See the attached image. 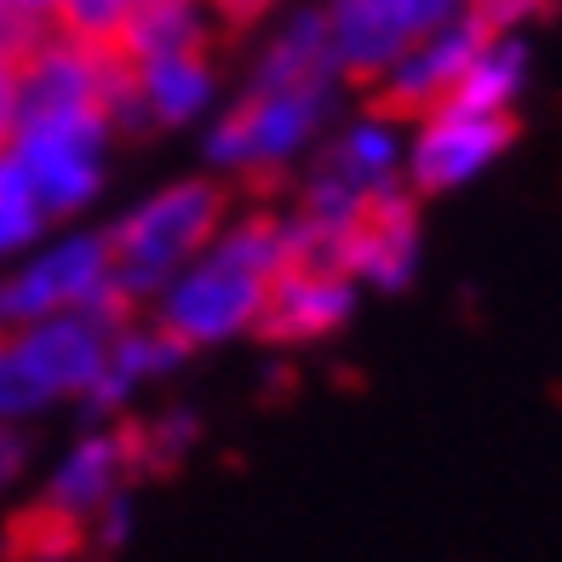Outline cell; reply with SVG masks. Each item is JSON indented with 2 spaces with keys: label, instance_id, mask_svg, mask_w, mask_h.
<instances>
[{
  "label": "cell",
  "instance_id": "obj_27",
  "mask_svg": "<svg viewBox=\"0 0 562 562\" xmlns=\"http://www.w3.org/2000/svg\"><path fill=\"white\" fill-rule=\"evenodd\" d=\"M207 7H213L218 23H229V30H247V23L270 18L276 7H288V0H207Z\"/></svg>",
  "mask_w": 562,
  "mask_h": 562
},
{
  "label": "cell",
  "instance_id": "obj_1",
  "mask_svg": "<svg viewBox=\"0 0 562 562\" xmlns=\"http://www.w3.org/2000/svg\"><path fill=\"white\" fill-rule=\"evenodd\" d=\"M281 265H293L288 213L229 218L213 236V247L195 252V259L149 299L144 316L156 322L161 334H172L190 356L229 345V339H247V334H259L270 276Z\"/></svg>",
  "mask_w": 562,
  "mask_h": 562
},
{
  "label": "cell",
  "instance_id": "obj_2",
  "mask_svg": "<svg viewBox=\"0 0 562 562\" xmlns=\"http://www.w3.org/2000/svg\"><path fill=\"white\" fill-rule=\"evenodd\" d=\"M224 224H229V184L213 172L172 178L156 195H144L138 207H126L104 229L110 265H115V293L133 304V311H149V299H156L195 252H207Z\"/></svg>",
  "mask_w": 562,
  "mask_h": 562
},
{
  "label": "cell",
  "instance_id": "obj_6",
  "mask_svg": "<svg viewBox=\"0 0 562 562\" xmlns=\"http://www.w3.org/2000/svg\"><path fill=\"white\" fill-rule=\"evenodd\" d=\"M510 144H517V115H471V110L437 104L430 115H419L407 126L402 184L419 201L453 195V190L476 184L482 172H494Z\"/></svg>",
  "mask_w": 562,
  "mask_h": 562
},
{
  "label": "cell",
  "instance_id": "obj_23",
  "mask_svg": "<svg viewBox=\"0 0 562 562\" xmlns=\"http://www.w3.org/2000/svg\"><path fill=\"white\" fill-rule=\"evenodd\" d=\"M551 7L557 0H471L465 12L482 23V30H494V35H522L528 23H540Z\"/></svg>",
  "mask_w": 562,
  "mask_h": 562
},
{
  "label": "cell",
  "instance_id": "obj_5",
  "mask_svg": "<svg viewBox=\"0 0 562 562\" xmlns=\"http://www.w3.org/2000/svg\"><path fill=\"white\" fill-rule=\"evenodd\" d=\"M115 293V265L104 229H69L58 241L30 247L0 281V327H23L58 311H87Z\"/></svg>",
  "mask_w": 562,
  "mask_h": 562
},
{
  "label": "cell",
  "instance_id": "obj_22",
  "mask_svg": "<svg viewBox=\"0 0 562 562\" xmlns=\"http://www.w3.org/2000/svg\"><path fill=\"white\" fill-rule=\"evenodd\" d=\"M133 7H138V0H58L53 30L69 35V41L110 46V53H115V41L126 30V18H133Z\"/></svg>",
  "mask_w": 562,
  "mask_h": 562
},
{
  "label": "cell",
  "instance_id": "obj_12",
  "mask_svg": "<svg viewBox=\"0 0 562 562\" xmlns=\"http://www.w3.org/2000/svg\"><path fill=\"white\" fill-rule=\"evenodd\" d=\"M362 288L339 270V265H316V259H293L270 276L265 293V316H259V339L270 345H322L350 327Z\"/></svg>",
  "mask_w": 562,
  "mask_h": 562
},
{
  "label": "cell",
  "instance_id": "obj_17",
  "mask_svg": "<svg viewBox=\"0 0 562 562\" xmlns=\"http://www.w3.org/2000/svg\"><path fill=\"white\" fill-rule=\"evenodd\" d=\"M247 87H345L339 64H334V46H327L322 7H299L276 23V35L265 41Z\"/></svg>",
  "mask_w": 562,
  "mask_h": 562
},
{
  "label": "cell",
  "instance_id": "obj_11",
  "mask_svg": "<svg viewBox=\"0 0 562 562\" xmlns=\"http://www.w3.org/2000/svg\"><path fill=\"white\" fill-rule=\"evenodd\" d=\"M419 252H425V229H419V195L407 184L379 190L356 224L339 241V270L356 288H379V293H402L419 276Z\"/></svg>",
  "mask_w": 562,
  "mask_h": 562
},
{
  "label": "cell",
  "instance_id": "obj_3",
  "mask_svg": "<svg viewBox=\"0 0 562 562\" xmlns=\"http://www.w3.org/2000/svg\"><path fill=\"white\" fill-rule=\"evenodd\" d=\"M339 87H247L241 104L207 115V167L213 178L276 184L327 138Z\"/></svg>",
  "mask_w": 562,
  "mask_h": 562
},
{
  "label": "cell",
  "instance_id": "obj_26",
  "mask_svg": "<svg viewBox=\"0 0 562 562\" xmlns=\"http://www.w3.org/2000/svg\"><path fill=\"white\" fill-rule=\"evenodd\" d=\"M23 471H30V442H23V430L0 425V494L18 488Z\"/></svg>",
  "mask_w": 562,
  "mask_h": 562
},
{
  "label": "cell",
  "instance_id": "obj_13",
  "mask_svg": "<svg viewBox=\"0 0 562 562\" xmlns=\"http://www.w3.org/2000/svg\"><path fill=\"white\" fill-rule=\"evenodd\" d=\"M322 23H327L339 81H350V87H373L402 58V46L419 41L402 0H327Z\"/></svg>",
  "mask_w": 562,
  "mask_h": 562
},
{
  "label": "cell",
  "instance_id": "obj_15",
  "mask_svg": "<svg viewBox=\"0 0 562 562\" xmlns=\"http://www.w3.org/2000/svg\"><path fill=\"white\" fill-rule=\"evenodd\" d=\"M133 69V92L149 133H184V126L207 121L218 110V64L213 53H178V58H149L126 64Z\"/></svg>",
  "mask_w": 562,
  "mask_h": 562
},
{
  "label": "cell",
  "instance_id": "obj_20",
  "mask_svg": "<svg viewBox=\"0 0 562 562\" xmlns=\"http://www.w3.org/2000/svg\"><path fill=\"white\" fill-rule=\"evenodd\" d=\"M53 391L41 385V373L30 368V356L18 350V339H12V327H0V425H12V430H23V425H35L41 414H53Z\"/></svg>",
  "mask_w": 562,
  "mask_h": 562
},
{
  "label": "cell",
  "instance_id": "obj_9",
  "mask_svg": "<svg viewBox=\"0 0 562 562\" xmlns=\"http://www.w3.org/2000/svg\"><path fill=\"white\" fill-rule=\"evenodd\" d=\"M488 35L494 30H482L471 12H459V18L437 23V30H425L419 41H407L402 58L373 81L379 110L396 121H419L437 104H448V92L459 87V75H465V64L476 58V46Z\"/></svg>",
  "mask_w": 562,
  "mask_h": 562
},
{
  "label": "cell",
  "instance_id": "obj_10",
  "mask_svg": "<svg viewBox=\"0 0 562 562\" xmlns=\"http://www.w3.org/2000/svg\"><path fill=\"white\" fill-rule=\"evenodd\" d=\"M133 482H138L133 437H126V419H110V425L81 430V437L58 453V465L41 488V510H53L58 522L87 533V522L115 494H133Z\"/></svg>",
  "mask_w": 562,
  "mask_h": 562
},
{
  "label": "cell",
  "instance_id": "obj_25",
  "mask_svg": "<svg viewBox=\"0 0 562 562\" xmlns=\"http://www.w3.org/2000/svg\"><path fill=\"white\" fill-rule=\"evenodd\" d=\"M7 12H12V46H23L30 35L53 30V12H58V0H7Z\"/></svg>",
  "mask_w": 562,
  "mask_h": 562
},
{
  "label": "cell",
  "instance_id": "obj_18",
  "mask_svg": "<svg viewBox=\"0 0 562 562\" xmlns=\"http://www.w3.org/2000/svg\"><path fill=\"white\" fill-rule=\"evenodd\" d=\"M528 41L522 35H488L476 46V58L465 64L459 87L448 92V110H471V115H517L522 92H528Z\"/></svg>",
  "mask_w": 562,
  "mask_h": 562
},
{
  "label": "cell",
  "instance_id": "obj_7",
  "mask_svg": "<svg viewBox=\"0 0 562 562\" xmlns=\"http://www.w3.org/2000/svg\"><path fill=\"white\" fill-rule=\"evenodd\" d=\"M121 69L126 64L110 46H87V41L58 35V30H41L18 46V98H23L18 121L23 115H92V110L104 115Z\"/></svg>",
  "mask_w": 562,
  "mask_h": 562
},
{
  "label": "cell",
  "instance_id": "obj_8",
  "mask_svg": "<svg viewBox=\"0 0 562 562\" xmlns=\"http://www.w3.org/2000/svg\"><path fill=\"white\" fill-rule=\"evenodd\" d=\"M133 316H138L133 304L121 293H110L104 304H87V311H58L41 322H23V327H12V339L30 356V368L41 373V385L53 391V402L64 407V402H87V391L104 373L115 327Z\"/></svg>",
  "mask_w": 562,
  "mask_h": 562
},
{
  "label": "cell",
  "instance_id": "obj_4",
  "mask_svg": "<svg viewBox=\"0 0 562 562\" xmlns=\"http://www.w3.org/2000/svg\"><path fill=\"white\" fill-rule=\"evenodd\" d=\"M110 144L115 133L98 110L92 115H23L7 156L30 178V195L46 213V224H58V218L87 213L104 195Z\"/></svg>",
  "mask_w": 562,
  "mask_h": 562
},
{
  "label": "cell",
  "instance_id": "obj_21",
  "mask_svg": "<svg viewBox=\"0 0 562 562\" xmlns=\"http://www.w3.org/2000/svg\"><path fill=\"white\" fill-rule=\"evenodd\" d=\"M126 437H133V459L138 476L144 471H172L178 459H190L201 425L190 414H161V419H126Z\"/></svg>",
  "mask_w": 562,
  "mask_h": 562
},
{
  "label": "cell",
  "instance_id": "obj_19",
  "mask_svg": "<svg viewBox=\"0 0 562 562\" xmlns=\"http://www.w3.org/2000/svg\"><path fill=\"white\" fill-rule=\"evenodd\" d=\"M46 213L35 207V195H30V178L18 172V161L0 149V265H12L23 259L30 247L46 241Z\"/></svg>",
  "mask_w": 562,
  "mask_h": 562
},
{
  "label": "cell",
  "instance_id": "obj_24",
  "mask_svg": "<svg viewBox=\"0 0 562 562\" xmlns=\"http://www.w3.org/2000/svg\"><path fill=\"white\" fill-rule=\"evenodd\" d=\"M18 110H23V98H18V46L0 41V149H7L12 133H18Z\"/></svg>",
  "mask_w": 562,
  "mask_h": 562
},
{
  "label": "cell",
  "instance_id": "obj_14",
  "mask_svg": "<svg viewBox=\"0 0 562 562\" xmlns=\"http://www.w3.org/2000/svg\"><path fill=\"white\" fill-rule=\"evenodd\" d=\"M190 362V350L178 345L172 334H161L156 322H149L144 311L133 322L115 327L110 339V356H104V373H98V385L87 391V419L92 425H110L126 414V402H133L144 385H161V379H172L178 368Z\"/></svg>",
  "mask_w": 562,
  "mask_h": 562
},
{
  "label": "cell",
  "instance_id": "obj_28",
  "mask_svg": "<svg viewBox=\"0 0 562 562\" xmlns=\"http://www.w3.org/2000/svg\"><path fill=\"white\" fill-rule=\"evenodd\" d=\"M0 41H12V12H7V0H0Z\"/></svg>",
  "mask_w": 562,
  "mask_h": 562
},
{
  "label": "cell",
  "instance_id": "obj_16",
  "mask_svg": "<svg viewBox=\"0 0 562 562\" xmlns=\"http://www.w3.org/2000/svg\"><path fill=\"white\" fill-rule=\"evenodd\" d=\"M213 35H218V18L207 0H138L115 41V58L149 64V58H178V53H213Z\"/></svg>",
  "mask_w": 562,
  "mask_h": 562
}]
</instances>
